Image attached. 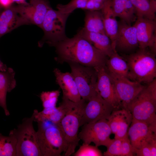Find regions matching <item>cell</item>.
Here are the masks:
<instances>
[{"label": "cell", "instance_id": "obj_1", "mask_svg": "<svg viewBox=\"0 0 156 156\" xmlns=\"http://www.w3.org/2000/svg\"><path fill=\"white\" fill-rule=\"evenodd\" d=\"M55 60L61 64L74 63L89 67L105 65L108 57L93 46L78 30L71 38L55 44Z\"/></svg>", "mask_w": 156, "mask_h": 156}, {"label": "cell", "instance_id": "obj_2", "mask_svg": "<svg viewBox=\"0 0 156 156\" xmlns=\"http://www.w3.org/2000/svg\"><path fill=\"white\" fill-rule=\"evenodd\" d=\"M133 119L146 124L156 133V80L145 87L128 105Z\"/></svg>", "mask_w": 156, "mask_h": 156}, {"label": "cell", "instance_id": "obj_3", "mask_svg": "<svg viewBox=\"0 0 156 156\" xmlns=\"http://www.w3.org/2000/svg\"><path fill=\"white\" fill-rule=\"evenodd\" d=\"M87 102L81 99L74 102L63 96L61 103L66 109V114L60 126L67 142L68 148L64 155L69 156L75 152L80 139L78 137L80 122L84 109Z\"/></svg>", "mask_w": 156, "mask_h": 156}, {"label": "cell", "instance_id": "obj_4", "mask_svg": "<svg viewBox=\"0 0 156 156\" xmlns=\"http://www.w3.org/2000/svg\"><path fill=\"white\" fill-rule=\"evenodd\" d=\"M156 54L148 49H139L134 53L122 56L129 68L127 78L147 84L156 77Z\"/></svg>", "mask_w": 156, "mask_h": 156}, {"label": "cell", "instance_id": "obj_5", "mask_svg": "<svg viewBox=\"0 0 156 156\" xmlns=\"http://www.w3.org/2000/svg\"><path fill=\"white\" fill-rule=\"evenodd\" d=\"M36 135L42 156H60L68 145L60 125L47 120H38Z\"/></svg>", "mask_w": 156, "mask_h": 156}, {"label": "cell", "instance_id": "obj_6", "mask_svg": "<svg viewBox=\"0 0 156 156\" xmlns=\"http://www.w3.org/2000/svg\"><path fill=\"white\" fill-rule=\"evenodd\" d=\"M34 116L33 112L31 116L23 118L16 128L10 132L9 134L16 140V156H42L33 125Z\"/></svg>", "mask_w": 156, "mask_h": 156}, {"label": "cell", "instance_id": "obj_7", "mask_svg": "<svg viewBox=\"0 0 156 156\" xmlns=\"http://www.w3.org/2000/svg\"><path fill=\"white\" fill-rule=\"evenodd\" d=\"M70 15L54 10L51 8L48 10L41 27L44 31V35L38 43L39 46L42 47L46 43L53 47L67 37L65 26Z\"/></svg>", "mask_w": 156, "mask_h": 156}, {"label": "cell", "instance_id": "obj_8", "mask_svg": "<svg viewBox=\"0 0 156 156\" xmlns=\"http://www.w3.org/2000/svg\"><path fill=\"white\" fill-rule=\"evenodd\" d=\"M81 99L88 102L96 95L97 79L94 67L83 66L74 63H69Z\"/></svg>", "mask_w": 156, "mask_h": 156}, {"label": "cell", "instance_id": "obj_9", "mask_svg": "<svg viewBox=\"0 0 156 156\" xmlns=\"http://www.w3.org/2000/svg\"><path fill=\"white\" fill-rule=\"evenodd\" d=\"M82 126L78 137L84 143L90 144L93 142L98 147H107L113 140L110 138L112 131L107 119H101Z\"/></svg>", "mask_w": 156, "mask_h": 156}, {"label": "cell", "instance_id": "obj_10", "mask_svg": "<svg viewBox=\"0 0 156 156\" xmlns=\"http://www.w3.org/2000/svg\"><path fill=\"white\" fill-rule=\"evenodd\" d=\"M115 109H116L97 93L86 105L81 118L80 127L101 119L108 120Z\"/></svg>", "mask_w": 156, "mask_h": 156}, {"label": "cell", "instance_id": "obj_11", "mask_svg": "<svg viewBox=\"0 0 156 156\" xmlns=\"http://www.w3.org/2000/svg\"><path fill=\"white\" fill-rule=\"evenodd\" d=\"M116 40L115 50L121 56L133 53L139 49L135 25H129L120 19Z\"/></svg>", "mask_w": 156, "mask_h": 156}, {"label": "cell", "instance_id": "obj_12", "mask_svg": "<svg viewBox=\"0 0 156 156\" xmlns=\"http://www.w3.org/2000/svg\"><path fill=\"white\" fill-rule=\"evenodd\" d=\"M109 73L114 83L116 95L120 109H126L128 105L146 85L132 81L126 77Z\"/></svg>", "mask_w": 156, "mask_h": 156}, {"label": "cell", "instance_id": "obj_13", "mask_svg": "<svg viewBox=\"0 0 156 156\" xmlns=\"http://www.w3.org/2000/svg\"><path fill=\"white\" fill-rule=\"evenodd\" d=\"M16 6L25 24H34L40 28L48 10L51 8L47 0H30L27 5Z\"/></svg>", "mask_w": 156, "mask_h": 156}, {"label": "cell", "instance_id": "obj_14", "mask_svg": "<svg viewBox=\"0 0 156 156\" xmlns=\"http://www.w3.org/2000/svg\"><path fill=\"white\" fill-rule=\"evenodd\" d=\"M135 25L139 49H148L156 53V19L137 17Z\"/></svg>", "mask_w": 156, "mask_h": 156}, {"label": "cell", "instance_id": "obj_15", "mask_svg": "<svg viewBox=\"0 0 156 156\" xmlns=\"http://www.w3.org/2000/svg\"><path fill=\"white\" fill-rule=\"evenodd\" d=\"M97 75L96 91L105 100L116 109L120 108L112 79L105 65L94 67Z\"/></svg>", "mask_w": 156, "mask_h": 156}, {"label": "cell", "instance_id": "obj_16", "mask_svg": "<svg viewBox=\"0 0 156 156\" xmlns=\"http://www.w3.org/2000/svg\"><path fill=\"white\" fill-rule=\"evenodd\" d=\"M53 73L56 81L62 90L63 96L74 102L79 101L81 98L72 73L62 72L57 68L54 69Z\"/></svg>", "mask_w": 156, "mask_h": 156}, {"label": "cell", "instance_id": "obj_17", "mask_svg": "<svg viewBox=\"0 0 156 156\" xmlns=\"http://www.w3.org/2000/svg\"><path fill=\"white\" fill-rule=\"evenodd\" d=\"M127 135L132 146L139 149L148 140L156 135V133L146 123L132 119Z\"/></svg>", "mask_w": 156, "mask_h": 156}, {"label": "cell", "instance_id": "obj_18", "mask_svg": "<svg viewBox=\"0 0 156 156\" xmlns=\"http://www.w3.org/2000/svg\"><path fill=\"white\" fill-rule=\"evenodd\" d=\"M25 23L18 12L16 6L5 9L0 13V38Z\"/></svg>", "mask_w": 156, "mask_h": 156}, {"label": "cell", "instance_id": "obj_19", "mask_svg": "<svg viewBox=\"0 0 156 156\" xmlns=\"http://www.w3.org/2000/svg\"><path fill=\"white\" fill-rule=\"evenodd\" d=\"M101 10L105 33L110 39L112 48L116 51L115 45L118 30V22L113 10L111 0H107Z\"/></svg>", "mask_w": 156, "mask_h": 156}, {"label": "cell", "instance_id": "obj_20", "mask_svg": "<svg viewBox=\"0 0 156 156\" xmlns=\"http://www.w3.org/2000/svg\"><path fill=\"white\" fill-rule=\"evenodd\" d=\"M15 75L14 71L11 68H8L5 71H0V107L3 109L6 116L10 115L7 106V94L16 87Z\"/></svg>", "mask_w": 156, "mask_h": 156}, {"label": "cell", "instance_id": "obj_21", "mask_svg": "<svg viewBox=\"0 0 156 156\" xmlns=\"http://www.w3.org/2000/svg\"><path fill=\"white\" fill-rule=\"evenodd\" d=\"M79 31L91 44L108 57L116 52L110 39L105 34L88 31L83 27Z\"/></svg>", "mask_w": 156, "mask_h": 156}, {"label": "cell", "instance_id": "obj_22", "mask_svg": "<svg viewBox=\"0 0 156 156\" xmlns=\"http://www.w3.org/2000/svg\"><path fill=\"white\" fill-rule=\"evenodd\" d=\"M84 10L85 16L83 28L89 32L106 34L101 11Z\"/></svg>", "mask_w": 156, "mask_h": 156}, {"label": "cell", "instance_id": "obj_23", "mask_svg": "<svg viewBox=\"0 0 156 156\" xmlns=\"http://www.w3.org/2000/svg\"><path fill=\"white\" fill-rule=\"evenodd\" d=\"M105 65L110 74L127 78L129 68L127 62L116 52H114L108 57Z\"/></svg>", "mask_w": 156, "mask_h": 156}, {"label": "cell", "instance_id": "obj_24", "mask_svg": "<svg viewBox=\"0 0 156 156\" xmlns=\"http://www.w3.org/2000/svg\"><path fill=\"white\" fill-rule=\"evenodd\" d=\"M136 11L137 17L156 19V0H130Z\"/></svg>", "mask_w": 156, "mask_h": 156}, {"label": "cell", "instance_id": "obj_25", "mask_svg": "<svg viewBox=\"0 0 156 156\" xmlns=\"http://www.w3.org/2000/svg\"><path fill=\"white\" fill-rule=\"evenodd\" d=\"M16 143L13 135L5 136L0 133V156H16Z\"/></svg>", "mask_w": 156, "mask_h": 156}, {"label": "cell", "instance_id": "obj_26", "mask_svg": "<svg viewBox=\"0 0 156 156\" xmlns=\"http://www.w3.org/2000/svg\"><path fill=\"white\" fill-rule=\"evenodd\" d=\"M132 119L131 112L122 109V114L118 124L117 131L114 134V138L122 139L128 136V129Z\"/></svg>", "mask_w": 156, "mask_h": 156}, {"label": "cell", "instance_id": "obj_27", "mask_svg": "<svg viewBox=\"0 0 156 156\" xmlns=\"http://www.w3.org/2000/svg\"><path fill=\"white\" fill-rule=\"evenodd\" d=\"M112 6L116 16L125 22L129 25L135 22L137 18L132 16L124 7L121 0H111Z\"/></svg>", "mask_w": 156, "mask_h": 156}, {"label": "cell", "instance_id": "obj_28", "mask_svg": "<svg viewBox=\"0 0 156 156\" xmlns=\"http://www.w3.org/2000/svg\"><path fill=\"white\" fill-rule=\"evenodd\" d=\"M133 150L135 155L137 156H156V135L148 140L140 148H133Z\"/></svg>", "mask_w": 156, "mask_h": 156}, {"label": "cell", "instance_id": "obj_29", "mask_svg": "<svg viewBox=\"0 0 156 156\" xmlns=\"http://www.w3.org/2000/svg\"><path fill=\"white\" fill-rule=\"evenodd\" d=\"M89 0H71L66 4H58L57 6V10L66 14H70L77 9L84 10Z\"/></svg>", "mask_w": 156, "mask_h": 156}, {"label": "cell", "instance_id": "obj_30", "mask_svg": "<svg viewBox=\"0 0 156 156\" xmlns=\"http://www.w3.org/2000/svg\"><path fill=\"white\" fill-rule=\"evenodd\" d=\"M60 92L59 90L42 92L40 97L43 108L56 106Z\"/></svg>", "mask_w": 156, "mask_h": 156}, {"label": "cell", "instance_id": "obj_31", "mask_svg": "<svg viewBox=\"0 0 156 156\" xmlns=\"http://www.w3.org/2000/svg\"><path fill=\"white\" fill-rule=\"evenodd\" d=\"M73 155L74 156H102L103 154L96 146H93L84 143Z\"/></svg>", "mask_w": 156, "mask_h": 156}, {"label": "cell", "instance_id": "obj_32", "mask_svg": "<svg viewBox=\"0 0 156 156\" xmlns=\"http://www.w3.org/2000/svg\"><path fill=\"white\" fill-rule=\"evenodd\" d=\"M66 111L65 108L60 103L59 107H56L53 112L43 120H48L55 124L60 125L61 120L65 115Z\"/></svg>", "mask_w": 156, "mask_h": 156}, {"label": "cell", "instance_id": "obj_33", "mask_svg": "<svg viewBox=\"0 0 156 156\" xmlns=\"http://www.w3.org/2000/svg\"><path fill=\"white\" fill-rule=\"evenodd\" d=\"M122 139L114 138L107 147V150L104 152L105 156H121Z\"/></svg>", "mask_w": 156, "mask_h": 156}, {"label": "cell", "instance_id": "obj_34", "mask_svg": "<svg viewBox=\"0 0 156 156\" xmlns=\"http://www.w3.org/2000/svg\"><path fill=\"white\" fill-rule=\"evenodd\" d=\"M135 155L133 148L131 144L128 135L122 139L121 148V156Z\"/></svg>", "mask_w": 156, "mask_h": 156}, {"label": "cell", "instance_id": "obj_35", "mask_svg": "<svg viewBox=\"0 0 156 156\" xmlns=\"http://www.w3.org/2000/svg\"><path fill=\"white\" fill-rule=\"evenodd\" d=\"M107 0H89L83 10H100L102 8Z\"/></svg>", "mask_w": 156, "mask_h": 156}, {"label": "cell", "instance_id": "obj_36", "mask_svg": "<svg viewBox=\"0 0 156 156\" xmlns=\"http://www.w3.org/2000/svg\"><path fill=\"white\" fill-rule=\"evenodd\" d=\"M125 9L128 14L133 17L137 18L135 9L130 0H121Z\"/></svg>", "mask_w": 156, "mask_h": 156}, {"label": "cell", "instance_id": "obj_37", "mask_svg": "<svg viewBox=\"0 0 156 156\" xmlns=\"http://www.w3.org/2000/svg\"><path fill=\"white\" fill-rule=\"evenodd\" d=\"M13 0H0V5L6 9L11 6Z\"/></svg>", "mask_w": 156, "mask_h": 156}, {"label": "cell", "instance_id": "obj_38", "mask_svg": "<svg viewBox=\"0 0 156 156\" xmlns=\"http://www.w3.org/2000/svg\"><path fill=\"white\" fill-rule=\"evenodd\" d=\"M13 2H16L20 5H27L29 4L26 0H13Z\"/></svg>", "mask_w": 156, "mask_h": 156}, {"label": "cell", "instance_id": "obj_39", "mask_svg": "<svg viewBox=\"0 0 156 156\" xmlns=\"http://www.w3.org/2000/svg\"><path fill=\"white\" fill-rule=\"evenodd\" d=\"M7 68L6 65L4 64L0 60V71H5Z\"/></svg>", "mask_w": 156, "mask_h": 156}, {"label": "cell", "instance_id": "obj_40", "mask_svg": "<svg viewBox=\"0 0 156 156\" xmlns=\"http://www.w3.org/2000/svg\"></svg>", "mask_w": 156, "mask_h": 156}]
</instances>
